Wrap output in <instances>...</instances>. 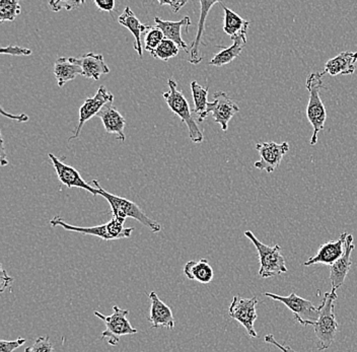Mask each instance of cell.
I'll list each match as a JSON object with an SVG mask.
<instances>
[{
	"label": "cell",
	"mask_w": 357,
	"mask_h": 352,
	"mask_svg": "<svg viewBox=\"0 0 357 352\" xmlns=\"http://www.w3.org/2000/svg\"><path fill=\"white\" fill-rule=\"evenodd\" d=\"M324 75H325L324 71L323 72H312L309 75L307 82H305V86L310 93L307 117L314 129L311 141H310L312 146H316L318 142L319 132L325 127L326 118H327V111H326L325 105L320 97L321 90L326 89L323 84Z\"/></svg>",
	"instance_id": "obj_1"
},
{
	"label": "cell",
	"mask_w": 357,
	"mask_h": 352,
	"mask_svg": "<svg viewBox=\"0 0 357 352\" xmlns=\"http://www.w3.org/2000/svg\"><path fill=\"white\" fill-rule=\"evenodd\" d=\"M93 184L99 191V195L102 196L110 204L113 217L118 218V220L124 222L127 217L134 218V220L146 227L147 229H151L153 233H160L162 231V226L158 222L151 220V217L145 215L144 211L137 204H134L130 200L118 197V196L104 190L97 180H93Z\"/></svg>",
	"instance_id": "obj_2"
},
{
	"label": "cell",
	"mask_w": 357,
	"mask_h": 352,
	"mask_svg": "<svg viewBox=\"0 0 357 352\" xmlns=\"http://www.w3.org/2000/svg\"><path fill=\"white\" fill-rule=\"evenodd\" d=\"M338 298L336 291H331L324 296L319 309V319L312 325L318 339L319 351H325L331 346L338 331V323L334 315L335 300Z\"/></svg>",
	"instance_id": "obj_3"
},
{
	"label": "cell",
	"mask_w": 357,
	"mask_h": 352,
	"mask_svg": "<svg viewBox=\"0 0 357 352\" xmlns=\"http://www.w3.org/2000/svg\"><path fill=\"white\" fill-rule=\"evenodd\" d=\"M169 91L162 93V98L166 101L169 110L178 116L187 125L188 128L189 137L194 144H201L204 139L202 131L200 130L197 122L194 119L192 115L191 109H190L189 102L185 98L182 91L178 90L175 80L169 79L167 80Z\"/></svg>",
	"instance_id": "obj_4"
},
{
	"label": "cell",
	"mask_w": 357,
	"mask_h": 352,
	"mask_svg": "<svg viewBox=\"0 0 357 352\" xmlns=\"http://www.w3.org/2000/svg\"><path fill=\"white\" fill-rule=\"evenodd\" d=\"M50 224L53 227H61L66 231H75V233L84 234V235L95 236L105 240H121L130 238L133 233V227L125 229L124 222L113 217L110 222L107 224H100V226L82 227L71 226L66 224L60 216H55L50 220Z\"/></svg>",
	"instance_id": "obj_5"
},
{
	"label": "cell",
	"mask_w": 357,
	"mask_h": 352,
	"mask_svg": "<svg viewBox=\"0 0 357 352\" xmlns=\"http://www.w3.org/2000/svg\"><path fill=\"white\" fill-rule=\"evenodd\" d=\"M245 236L256 247L260 260L259 275L262 278L272 277L287 273L285 259L281 254V247L275 245L274 247L267 246L257 239L252 231H245Z\"/></svg>",
	"instance_id": "obj_6"
},
{
	"label": "cell",
	"mask_w": 357,
	"mask_h": 352,
	"mask_svg": "<svg viewBox=\"0 0 357 352\" xmlns=\"http://www.w3.org/2000/svg\"><path fill=\"white\" fill-rule=\"evenodd\" d=\"M128 314V309H121L118 306L113 307V314L109 316L102 315L98 311L93 312V315L100 319L106 326V330L102 332L100 338L107 341L112 346H116L122 336L134 335L137 333V329L133 328L127 319Z\"/></svg>",
	"instance_id": "obj_7"
},
{
	"label": "cell",
	"mask_w": 357,
	"mask_h": 352,
	"mask_svg": "<svg viewBox=\"0 0 357 352\" xmlns=\"http://www.w3.org/2000/svg\"><path fill=\"white\" fill-rule=\"evenodd\" d=\"M264 296L284 304L294 313V319L303 326H312L318 321V307H314L311 300L301 298L296 293H291L289 296H281L272 293H264Z\"/></svg>",
	"instance_id": "obj_8"
},
{
	"label": "cell",
	"mask_w": 357,
	"mask_h": 352,
	"mask_svg": "<svg viewBox=\"0 0 357 352\" xmlns=\"http://www.w3.org/2000/svg\"><path fill=\"white\" fill-rule=\"evenodd\" d=\"M257 304H258V298L256 296L243 298L240 296H236L229 309V317L238 321L244 327L247 333L253 338L258 336L254 328V323L258 318L256 313Z\"/></svg>",
	"instance_id": "obj_9"
},
{
	"label": "cell",
	"mask_w": 357,
	"mask_h": 352,
	"mask_svg": "<svg viewBox=\"0 0 357 352\" xmlns=\"http://www.w3.org/2000/svg\"><path fill=\"white\" fill-rule=\"evenodd\" d=\"M113 101L114 95L104 86H100L97 93L93 97L88 98L84 101V105L80 107L77 126L73 130V135L68 138V141L79 137L82 127L86 124V122L91 119L93 116H97L107 104L113 102Z\"/></svg>",
	"instance_id": "obj_10"
},
{
	"label": "cell",
	"mask_w": 357,
	"mask_h": 352,
	"mask_svg": "<svg viewBox=\"0 0 357 352\" xmlns=\"http://www.w3.org/2000/svg\"><path fill=\"white\" fill-rule=\"evenodd\" d=\"M256 151H258L261 160L256 162L254 167L271 174L280 166L283 157L289 153V144L287 142H259L256 144Z\"/></svg>",
	"instance_id": "obj_11"
},
{
	"label": "cell",
	"mask_w": 357,
	"mask_h": 352,
	"mask_svg": "<svg viewBox=\"0 0 357 352\" xmlns=\"http://www.w3.org/2000/svg\"><path fill=\"white\" fill-rule=\"evenodd\" d=\"M213 102H209L207 112L211 114L214 121L220 124L222 131H227L229 123L236 114L240 112L238 104L233 101L225 91H218L213 95Z\"/></svg>",
	"instance_id": "obj_12"
},
{
	"label": "cell",
	"mask_w": 357,
	"mask_h": 352,
	"mask_svg": "<svg viewBox=\"0 0 357 352\" xmlns=\"http://www.w3.org/2000/svg\"><path fill=\"white\" fill-rule=\"evenodd\" d=\"M48 155L50 158L53 167H54L58 179H59L62 184L66 185L67 188L77 187V188L88 191V192L93 194V196L99 195L98 189L96 187H91L89 183L84 181L77 169L64 164L61 160L57 159V157H55L53 153H49Z\"/></svg>",
	"instance_id": "obj_13"
},
{
	"label": "cell",
	"mask_w": 357,
	"mask_h": 352,
	"mask_svg": "<svg viewBox=\"0 0 357 352\" xmlns=\"http://www.w3.org/2000/svg\"><path fill=\"white\" fill-rule=\"evenodd\" d=\"M354 237L348 235L346 238L344 254L330 266V280H331V291H336L344 284L346 276L351 267V253L354 252Z\"/></svg>",
	"instance_id": "obj_14"
},
{
	"label": "cell",
	"mask_w": 357,
	"mask_h": 352,
	"mask_svg": "<svg viewBox=\"0 0 357 352\" xmlns=\"http://www.w3.org/2000/svg\"><path fill=\"white\" fill-rule=\"evenodd\" d=\"M347 236V233H342L338 240H330V242L322 245L316 255L310 258L307 261L303 263V265L305 267L314 264H325L331 266L344 254L345 250H343V246H345Z\"/></svg>",
	"instance_id": "obj_15"
},
{
	"label": "cell",
	"mask_w": 357,
	"mask_h": 352,
	"mask_svg": "<svg viewBox=\"0 0 357 352\" xmlns=\"http://www.w3.org/2000/svg\"><path fill=\"white\" fill-rule=\"evenodd\" d=\"M151 302V311H149V321L151 328H167L173 330L175 328V319L171 307L167 306L155 291H151L149 295Z\"/></svg>",
	"instance_id": "obj_16"
},
{
	"label": "cell",
	"mask_w": 357,
	"mask_h": 352,
	"mask_svg": "<svg viewBox=\"0 0 357 352\" xmlns=\"http://www.w3.org/2000/svg\"><path fill=\"white\" fill-rule=\"evenodd\" d=\"M97 116L102 120L107 133L116 135L118 139L125 141L126 137L124 135V128L126 125V121L112 102L107 104Z\"/></svg>",
	"instance_id": "obj_17"
},
{
	"label": "cell",
	"mask_w": 357,
	"mask_h": 352,
	"mask_svg": "<svg viewBox=\"0 0 357 352\" xmlns=\"http://www.w3.org/2000/svg\"><path fill=\"white\" fill-rule=\"evenodd\" d=\"M73 60L82 68V75L88 79L99 80L100 75L110 72V68L107 66L102 54L89 52L79 58L73 57Z\"/></svg>",
	"instance_id": "obj_18"
},
{
	"label": "cell",
	"mask_w": 357,
	"mask_h": 352,
	"mask_svg": "<svg viewBox=\"0 0 357 352\" xmlns=\"http://www.w3.org/2000/svg\"><path fill=\"white\" fill-rule=\"evenodd\" d=\"M214 4H220V1H203L201 0L200 6V17L198 22V31L195 39L192 42V45L190 47V57L189 62L193 66H197L202 61V54H201V45H204L202 41L203 35L205 32V22H206L207 15L211 12L212 6Z\"/></svg>",
	"instance_id": "obj_19"
},
{
	"label": "cell",
	"mask_w": 357,
	"mask_h": 352,
	"mask_svg": "<svg viewBox=\"0 0 357 352\" xmlns=\"http://www.w3.org/2000/svg\"><path fill=\"white\" fill-rule=\"evenodd\" d=\"M155 26L160 29L162 33H164L165 39H169L171 41L175 42L185 52L189 53L188 46L185 43L182 36H181V31H182L183 26H185L186 32H188L189 26H191V20H190L189 17H184L178 22L162 21L160 17H155Z\"/></svg>",
	"instance_id": "obj_20"
},
{
	"label": "cell",
	"mask_w": 357,
	"mask_h": 352,
	"mask_svg": "<svg viewBox=\"0 0 357 352\" xmlns=\"http://www.w3.org/2000/svg\"><path fill=\"white\" fill-rule=\"evenodd\" d=\"M357 52H342L326 63L324 72L332 77L352 75L356 71Z\"/></svg>",
	"instance_id": "obj_21"
},
{
	"label": "cell",
	"mask_w": 357,
	"mask_h": 352,
	"mask_svg": "<svg viewBox=\"0 0 357 352\" xmlns=\"http://www.w3.org/2000/svg\"><path fill=\"white\" fill-rule=\"evenodd\" d=\"M118 22L121 26L128 29L132 33L135 38V43H134V49L138 53L139 57L144 56V49L142 46V34L145 31L149 30V26L144 24L138 20V17L134 15L130 8H126L122 15L118 17Z\"/></svg>",
	"instance_id": "obj_22"
},
{
	"label": "cell",
	"mask_w": 357,
	"mask_h": 352,
	"mask_svg": "<svg viewBox=\"0 0 357 352\" xmlns=\"http://www.w3.org/2000/svg\"><path fill=\"white\" fill-rule=\"evenodd\" d=\"M53 72L58 86L62 88L66 82L75 79L77 75H82V69L75 63L73 57H61L56 60Z\"/></svg>",
	"instance_id": "obj_23"
},
{
	"label": "cell",
	"mask_w": 357,
	"mask_h": 352,
	"mask_svg": "<svg viewBox=\"0 0 357 352\" xmlns=\"http://www.w3.org/2000/svg\"><path fill=\"white\" fill-rule=\"evenodd\" d=\"M184 274L190 280H196L202 284H211L213 280V269L207 259H200L199 261L191 260L184 266Z\"/></svg>",
	"instance_id": "obj_24"
},
{
	"label": "cell",
	"mask_w": 357,
	"mask_h": 352,
	"mask_svg": "<svg viewBox=\"0 0 357 352\" xmlns=\"http://www.w3.org/2000/svg\"><path fill=\"white\" fill-rule=\"evenodd\" d=\"M233 41L234 43L231 46H220L222 50L212 58L211 61L209 62L211 66L222 68V66H227V64L233 62L236 57L240 56L243 49H244L245 44H247V35L238 36V37L234 38Z\"/></svg>",
	"instance_id": "obj_25"
},
{
	"label": "cell",
	"mask_w": 357,
	"mask_h": 352,
	"mask_svg": "<svg viewBox=\"0 0 357 352\" xmlns=\"http://www.w3.org/2000/svg\"><path fill=\"white\" fill-rule=\"evenodd\" d=\"M220 6H222L225 10V24H223V31L225 34L229 35L231 40L238 36L247 34L248 29H249L250 22L241 17L238 13L229 10V8L225 6L222 2H220Z\"/></svg>",
	"instance_id": "obj_26"
},
{
	"label": "cell",
	"mask_w": 357,
	"mask_h": 352,
	"mask_svg": "<svg viewBox=\"0 0 357 352\" xmlns=\"http://www.w3.org/2000/svg\"><path fill=\"white\" fill-rule=\"evenodd\" d=\"M191 91L194 102L193 112L198 116V121H204L209 115L207 112L209 105V102L207 101L208 88H203L196 80H194L191 82Z\"/></svg>",
	"instance_id": "obj_27"
},
{
	"label": "cell",
	"mask_w": 357,
	"mask_h": 352,
	"mask_svg": "<svg viewBox=\"0 0 357 352\" xmlns=\"http://www.w3.org/2000/svg\"><path fill=\"white\" fill-rule=\"evenodd\" d=\"M22 13V6L17 0H1L0 1V23L13 22Z\"/></svg>",
	"instance_id": "obj_28"
},
{
	"label": "cell",
	"mask_w": 357,
	"mask_h": 352,
	"mask_svg": "<svg viewBox=\"0 0 357 352\" xmlns=\"http://www.w3.org/2000/svg\"><path fill=\"white\" fill-rule=\"evenodd\" d=\"M178 50H180V47L175 42L171 41L169 39H165L160 44V46L153 52H151V54L155 59L167 61V60L171 59V58L177 56Z\"/></svg>",
	"instance_id": "obj_29"
},
{
	"label": "cell",
	"mask_w": 357,
	"mask_h": 352,
	"mask_svg": "<svg viewBox=\"0 0 357 352\" xmlns=\"http://www.w3.org/2000/svg\"><path fill=\"white\" fill-rule=\"evenodd\" d=\"M165 40V35L156 26H149L144 37V50L153 52Z\"/></svg>",
	"instance_id": "obj_30"
},
{
	"label": "cell",
	"mask_w": 357,
	"mask_h": 352,
	"mask_svg": "<svg viewBox=\"0 0 357 352\" xmlns=\"http://www.w3.org/2000/svg\"><path fill=\"white\" fill-rule=\"evenodd\" d=\"M24 352H54L52 343L49 337H39L32 346L26 349Z\"/></svg>",
	"instance_id": "obj_31"
},
{
	"label": "cell",
	"mask_w": 357,
	"mask_h": 352,
	"mask_svg": "<svg viewBox=\"0 0 357 352\" xmlns=\"http://www.w3.org/2000/svg\"><path fill=\"white\" fill-rule=\"evenodd\" d=\"M84 3V1H77V0H73V1H70V0H66V1H64V0H58V1L49 2V6H50L51 10H52L53 12H60L61 10H75L78 6Z\"/></svg>",
	"instance_id": "obj_32"
},
{
	"label": "cell",
	"mask_w": 357,
	"mask_h": 352,
	"mask_svg": "<svg viewBox=\"0 0 357 352\" xmlns=\"http://www.w3.org/2000/svg\"><path fill=\"white\" fill-rule=\"evenodd\" d=\"M0 52H1V54L11 55V56H30L33 53L30 49L13 45L2 47Z\"/></svg>",
	"instance_id": "obj_33"
},
{
	"label": "cell",
	"mask_w": 357,
	"mask_h": 352,
	"mask_svg": "<svg viewBox=\"0 0 357 352\" xmlns=\"http://www.w3.org/2000/svg\"><path fill=\"white\" fill-rule=\"evenodd\" d=\"M26 343V339L19 338L15 341L0 340V352H13Z\"/></svg>",
	"instance_id": "obj_34"
},
{
	"label": "cell",
	"mask_w": 357,
	"mask_h": 352,
	"mask_svg": "<svg viewBox=\"0 0 357 352\" xmlns=\"http://www.w3.org/2000/svg\"><path fill=\"white\" fill-rule=\"evenodd\" d=\"M95 4L100 12L112 13L115 8L114 0H95Z\"/></svg>",
	"instance_id": "obj_35"
},
{
	"label": "cell",
	"mask_w": 357,
	"mask_h": 352,
	"mask_svg": "<svg viewBox=\"0 0 357 352\" xmlns=\"http://www.w3.org/2000/svg\"><path fill=\"white\" fill-rule=\"evenodd\" d=\"M265 342L274 345V346L278 347V349H280L282 352H296V351H294L291 347L289 346V345L280 344L272 334H268V335L265 336Z\"/></svg>",
	"instance_id": "obj_36"
},
{
	"label": "cell",
	"mask_w": 357,
	"mask_h": 352,
	"mask_svg": "<svg viewBox=\"0 0 357 352\" xmlns=\"http://www.w3.org/2000/svg\"><path fill=\"white\" fill-rule=\"evenodd\" d=\"M160 6H169L174 13L180 12L183 6H186V0H169V1H158Z\"/></svg>",
	"instance_id": "obj_37"
},
{
	"label": "cell",
	"mask_w": 357,
	"mask_h": 352,
	"mask_svg": "<svg viewBox=\"0 0 357 352\" xmlns=\"http://www.w3.org/2000/svg\"><path fill=\"white\" fill-rule=\"evenodd\" d=\"M0 270H1V276H0V280H1V284H0V291L3 293V291H6L8 286H10V284L11 282H13V278L8 275V273H6V271L4 270L3 267H2V265L0 266Z\"/></svg>",
	"instance_id": "obj_38"
},
{
	"label": "cell",
	"mask_w": 357,
	"mask_h": 352,
	"mask_svg": "<svg viewBox=\"0 0 357 352\" xmlns=\"http://www.w3.org/2000/svg\"><path fill=\"white\" fill-rule=\"evenodd\" d=\"M0 112H1V115L4 116V117H8L13 120H17V122H28L29 119H30L26 114H20V115L15 116L10 113H6V111L3 110V108H1V111H0Z\"/></svg>",
	"instance_id": "obj_39"
},
{
	"label": "cell",
	"mask_w": 357,
	"mask_h": 352,
	"mask_svg": "<svg viewBox=\"0 0 357 352\" xmlns=\"http://www.w3.org/2000/svg\"><path fill=\"white\" fill-rule=\"evenodd\" d=\"M0 162H1V167L6 166L8 164V160H6V146H4L3 137L1 135V155H0Z\"/></svg>",
	"instance_id": "obj_40"
}]
</instances>
